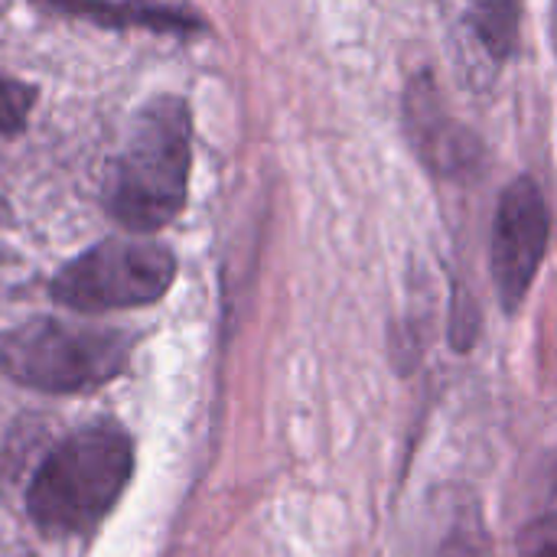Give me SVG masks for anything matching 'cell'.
<instances>
[{
    "instance_id": "5",
    "label": "cell",
    "mask_w": 557,
    "mask_h": 557,
    "mask_svg": "<svg viewBox=\"0 0 557 557\" xmlns=\"http://www.w3.org/2000/svg\"><path fill=\"white\" fill-rule=\"evenodd\" d=\"M552 215L535 180L519 176L503 196L493 222V281L499 304L519 310L548 248Z\"/></svg>"
},
{
    "instance_id": "3",
    "label": "cell",
    "mask_w": 557,
    "mask_h": 557,
    "mask_svg": "<svg viewBox=\"0 0 557 557\" xmlns=\"http://www.w3.org/2000/svg\"><path fill=\"white\" fill-rule=\"evenodd\" d=\"M131 339L117 330L33 320L0 346V369L39 392H85L111 382L127 362Z\"/></svg>"
},
{
    "instance_id": "6",
    "label": "cell",
    "mask_w": 557,
    "mask_h": 557,
    "mask_svg": "<svg viewBox=\"0 0 557 557\" xmlns=\"http://www.w3.org/2000/svg\"><path fill=\"white\" fill-rule=\"evenodd\" d=\"M405 127L414 150L437 176H467L480 166V140L447 114L431 75L408 82Z\"/></svg>"
},
{
    "instance_id": "1",
    "label": "cell",
    "mask_w": 557,
    "mask_h": 557,
    "mask_svg": "<svg viewBox=\"0 0 557 557\" xmlns=\"http://www.w3.org/2000/svg\"><path fill=\"white\" fill-rule=\"evenodd\" d=\"M189 140V108L176 95L150 98L131 117L127 140L104 193V209L121 228L150 235L183 212L193 163Z\"/></svg>"
},
{
    "instance_id": "11",
    "label": "cell",
    "mask_w": 557,
    "mask_h": 557,
    "mask_svg": "<svg viewBox=\"0 0 557 557\" xmlns=\"http://www.w3.org/2000/svg\"><path fill=\"white\" fill-rule=\"evenodd\" d=\"M437 557H480V555H476V542H473V539L457 535V539H450V542L444 545V552H441Z\"/></svg>"
},
{
    "instance_id": "7",
    "label": "cell",
    "mask_w": 557,
    "mask_h": 557,
    "mask_svg": "<svg viewBox=\"0 0 557 557\" xmlns=\"http://www.w3.org/2000/svg\"><path fill=\"white\" fill-rule=\"evenodd\" d=\"M39 10L55 13V16H72V20H88L108 29H124V26H140L153 33H199L202 20L193 10L160 3V0H33Z\"/></svg>"
},
{
    "instance_id": "9",
    "label": "cell",
    "mask_w": 557,
    "mask_h": 557,
    "mask_svg": "<svg viewBox=\"0 0 557 557\" xmlns=\"http://www.w3.org/2000/svg\"><path fill=\"white\" fill-rule=\"evenodd\" d=\"M33 101H36L33 85L10 78V75H0V134H7V137L20 134L26 127Z\"/></svg>"
},
{
    "instance_id": "2",
    "label": "cell",
    "mask_w": 557,
    "mask_h": 557,
    "mask_svg": "<svg viewBox=\"0 0 557 557\" xmlns=\"http://www.w3.org/2000/svg\"><path fill=\"white\" fill-rule=\"evenodd\" d=\"M134 450L121 428L91 424L65 437L36 470L26 506L49 535L91 532L124 493Z\"/></svg>"
},
{
    "instance_id": "8",
    "label": "cell",
    "mask_w": 557,
    "mask_h": 557,
    "mask_svg": "<svg viewBox=\"0 0 557 557\" xmlns=\"http://www.w3.org/2000/svg\"><path fill=\"white\" fill-rule=\"evenodd\" d=\"M522 0H467V26L490 65L506 62L519 46Z\"/></svg>"
},
{
    "instance_id": "12",
    "label": "cell",
    "mask_w": 557,
    "mask_h": 557,
    "mask_svg": "<svg viewBox=\"0 0 557 557\" xmlns=\"http://www.w3.org/2000/svg\"><path fill=\"white\" fill-rule=\"evenodd\" d=\"M3 219H7V202L0 199V222H3Z\"/></svg>"
},
{
    "instance_id": "10",
    "label": "cell",
    "mask_w": 557,
    "mask_h": 557,
    "mask_svg": "<svg viewBox=\"0 0 557 557\" xmlns=\"http://www.w3.org/2000/svg\"><path fill=\"white\" fill-rule=\"evenodd\" d=\"M519 557H557V516H545L522 532Z\"/></svg>"
},
{
    "instance_id": "4",
    "label": "cell",
    "mask_w": 557,
    "mask_h": 557,
    "mask_svg": "<svg viewBox=\"0 0 557 557\" xmlns=\"http://www.w3.org/2000/svg\"><path fill=\"white\" fill-rule=\"evenodd\" d=\"M176 277V258L153 238H108L72 258L49 284L55 304L78 313L147 307Z\"/></svg>"
}]
</instances>
